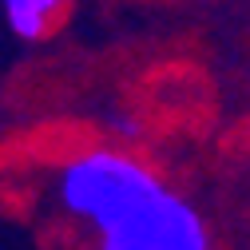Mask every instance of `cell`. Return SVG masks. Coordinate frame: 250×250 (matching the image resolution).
Here are the masks:
<instances>
[{
    "instance_id": "6da1fadb",
    "label": "cell",
    "mask_w": 250,
    "mask_h": 250,
    "mask_svg": "<svg viewBox=\"0 0 250 250\" xmlns=\"http://www.w3.org/2000/svg\"><path fill=\"white\" fill-rule=\"evenodd\" d=\"M159 187H163L159 175L143 163H135L131 155L87 151L60 171L56 191H60V203L72 214L87 218V223H96V230H104L131 203H139L143 195L159 191Z\"/></svg>"
},
{
    "instance_id": "7a4b0ae2",
    "label": "cell",
    "mask_w": 250,
    "mask_h": 250,
    "mask_svg": "<svg viewBox=\"0 0 250 250\" xmlns=\"http://www.w3.org/2000/svg\"><path fill=\"white\" fill-rule=\"evenodd\" d=\"M100 250H210L199 210L167 187L131 203L115 223L100 230Z\"/></svg>"
},
{
    "instance_id": "3957f363",
    "label": "cell",
    "mask_w": 250,
    "mask_h": 250,
    "mask_svg": "<svg viewBox=\"0 0 250 250\" xmlns=\"http://www.w3.org/2000/svg\"><path fill=\"white\" fill-rule=\"evenodd\" d=\"M64 4L68 0H4V16L20 40H40Z\"/></svg>"
}]
</instances>
